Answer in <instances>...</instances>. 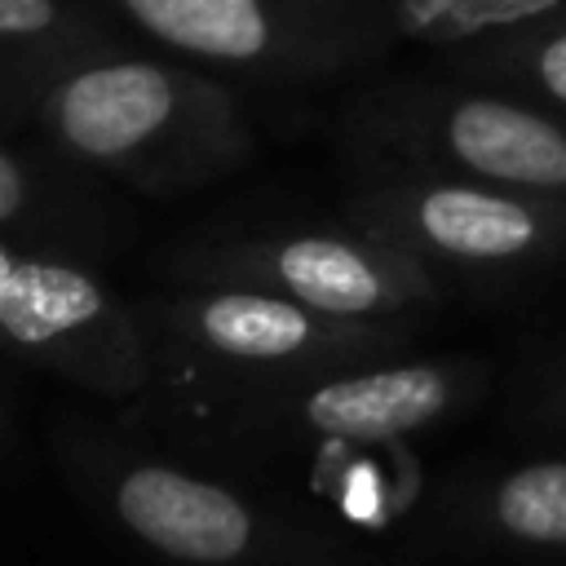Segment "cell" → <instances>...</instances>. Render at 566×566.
I'll list each match as a JSON object with an SVG mask.
<instances>
[{"instance_id":"10","label":"cell","mask_w":566,"mask_h":566,"mask_svg":"<svg viewBox=\"0 0 566 566\" xmlns=\"http://www.w3.org/2000/svg\"><path fill=\"white\" fill-rule=\"evenodd\" d=\"M119 40L75 0H0V119H27L62 71Z\"/></svg>"},{"instance_id":"3","label":"cell","mask_w":566,"mask_h":566,"mask_svg":"<svg viewBox=\"0 0 566 566\" xmlns=\"http://www.w3.org/2000/svg\"><path fill=\"white\" fill-rule=\"evenodd\" d=\"M0 340L102 398H146L150 349L137 305L62 252L0 239Z\"/></svg>"},{"instance_id":"8","label":"cell","mask_w":566,"mask_h":566,"mask_svg":"<svg viewBox=\"0 0 566 566\" xmlns=\"http://www.w3.org/2000/svg\"><path fill=\"white\" fill-rule=\"evenodd\" d=\"M367 128L460 177L539 199L566 195V128L522 102L491 93L389 102Z\"/></svg>"},{"instance_id":"1","label":"cell","mask_w":566,"mask_h":566,"mask_svg":"<svg viewBox=\"0 0 566 566\" xmlns=\"http://www.w3.org/2000/svg\"><path fill=\"white\" fill-rule=\"evenodd\" d=\"M137 318L150 349L146 398H164L172 411L217 429L270 389L336 371L398 340L389 323L336 318L279 292L221 283L137 301Z\"/></svg>"},{"instance_id":"9","label":"cell","mask_w":566,"mask_h":566,"mask_svg":"<svg viewBox=\"0 0 566 566\" xmlns=\"http://www.w3.org/2000/svg\"><path fill=\"white\" fill-rule=\"evenodd\" d=\"M111 517L146 548L186 566H234L261 553L265 513L217 478L164 460H111L97 469Z\"/></svg>"},{"instance_id":"2","label":"cell","mask_w":566,"mask_h":566,"mask_svg":"<svg viewBox=\"0 0 566 566\" xmlns=\"http://www.w3.org/2000/svg\"><path fill=\"white\" fill-rule=\"evenodd\" d=\"M35 124L66 164L142 190H190L252 155L248 115L221 80L128 49L62 71Z\"/></svg>"},{"instance_id":"5","label":"cell","mask_w":566,"mask_h":566,"mask_svg":"<svg viewBox=\"0 0 566 566\" xmlns=\"http://www.w3.org/2000/svg\"><path fill=\"white\" fill-rule=\"evenodd\" d=\"M155 44L221 71L296 80L358 57L367 13L354 0H106Z\"/></svg>"},{"instance_id":"12","label":"cell","mask_w":566,"mask_h":566,"mask_svg":"<svg viewBox=\"0 0 566 566\" xmlns=\"http://www.w3.org/2000/svg\"><path fill=\"white\" fill-rule=\"evenodd\" d=\"M491 522L517 544L566 548V460L504 473L491 491Z\"/></svg>"},{"instance_id":"11","label":"cell","mask_w":566,"mask_h":566,"mask_svg":"<svg viewBox=\"0 0 566 566\" xmlns=\"http://www.w3.org/2000/svg\"><path fill=\"white\" fill-rule=\"evenodd\" d=\"M0 239H31L40 252L71 256V248H102L106 230L102 217L80 208L66 186L40 177L27 159L0 146Z\"/></svg>"},{"instance_id":"13","label":"cell","mask_w":566,"mask_h":566,"mask_svg":"<svg viewBox=\"0 0 566 566\" xmlns=\"http://www.w3.org/2000/svg\"><path fill=\"white\" fill-rule=\"evenodd\" d=\"M517 57H522L531 84H535L548 102H557V106L566 111V27H553V31L535 35L531 44L517 49Z\"/></svg>"},{"instance_id":"14","label":"cell","mask_w":566,"mask_h":566,"mask_svg":"<svg viewBox=\"0 0 566 566\" xmlns=\"http://www.w3.org/2000/svg\"><path fill=\"white\" fill-rule=\"evenodd\" d=\"M486 13V0H398V22L416 35H451L473 27Z\"/></svg>"},{"instance_id":"6","label":"cell","mask_w":566,"mask_h":566,"mask_svg":"<svg viewBox=\"0 0 566 566\" xmlns=\"http://www.w3.org/2000/svg\"><path fill=\"white\" fill-rule=\"evenodd\" d=\"M354 230L394 243L424 265H513L544 252L562 221L548 199L513 195L473 177H407L358 190L345 203Z\"/></svg>"},{"instance_id":"7","label":"cell","mask_w":566,"mask_h":566,"mask_svg":"<svg viewBox=\"0 0 566 566\" xmlns=\"http://www.w3.org/2000/svg\"><path fill=\"white\" fill-rule=\"evenodd\" d=\"M460 398L451 363H385L318 371L270 389L226 420V438H314V442H389L442 420Z\"/></svg>"},{"instance_id":"4","label":"cell","mask_w":566,"mask_h":566,"mask_svg":"<svg viewBox=\"0 0 566 566\" xmlns=\"http://www.w3.org/2000/svg\"><path fill=\"white\" fill-rule=\"evenodd\" d=\"M172 279L261 287L292 296L336 318L389 323L402 310L438 301V279L424 261L380 243L363 230H301V234H248L199 243L168 265Z\"/></svg>"}]
</instances>
